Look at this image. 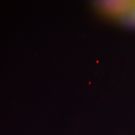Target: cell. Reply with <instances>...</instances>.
Returning <instances> with one entry per match:
<instances>
[{
    "label": "cell",
    "instance_id": "cell-1",
    "mask_svg": "<svg viewBox=\"0 0 135 135\" xmlns=\"http://www.w3.org/2000/svg\"><path fill=\"white\" fill-rule=\"evenodd\" d=\"M134 3L135 1H99L98 7L109 16L124 19L130 14Z\"/></svg>",
    "mask_w": 135,
    "mask_h": 135
},
{
    "label": "cell",
    "instance_id": "cell-2",
    "mask_svg": "<svg viewBox=\"0 0 135 135\" xmlns=\"http://www.w3.org/2000/svg\"><path fill=\"white\" fill-rule=\"evenodd\" d=\"M126 18H128V19H129V20L130 19L133 22L135 23V3H134V6L133 8L132 11H131L130 14L128 15Z\"/></svg>",
    "mask_w": 135,
    "mask_h": 135
}]
</instances>
